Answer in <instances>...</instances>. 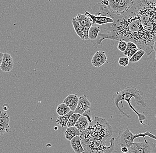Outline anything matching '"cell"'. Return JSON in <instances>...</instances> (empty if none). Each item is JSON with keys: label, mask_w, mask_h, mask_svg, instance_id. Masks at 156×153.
I'll return each mask as SVG.
<instances>
[{"label": "cell", "mask_w": 156, "mask_h": 153, "mask_svg": "<svg viewBox=\"0 0 156 153\" xmlns=\"http://www.w3.org/2000/svg\"><path fill=\"white\" fill-rule=\"evenodd\" d=\"M156 10L142 2H134L131 8L118 16L114 23L104 25L97 39L91 41L97 48L105 40L132 42L147 55L156 51Z\"/></svg>", "instance_id": "6da1fadb"}, {"label": "cell", "mask_w": 156, "mask_h": 153, "mask_svg": "<svg viewBox=\"0 0 156 153\" xmlns=\"http://www.w3.org/2000/svg\"><path fill=\"white\" fill-rule=\"evenodd\" d=\"M132 98H134L136 104L138 106H141L143 108H145L147 106V104L145 101L143 92L137 90L136 87L135 86L129 87L123 89L122 91L116 92L112 96V101L114 105L119 110L121 114L129 119L131 118V116L123 111L119 105V103L121 102L122 106L123 107L122 101H126L128 104L130 109H131L137 115L140 124L141 125H148V123H144V120L147 119V117L145 115L138 113L132 105L130 103Z\"/></svg>", "instance_id": "7a4b0ae2"}, {"label": "cell", "mask_w": 156, "mask_h": 153, "mask_svg": "<svg viewBox=\"0 0 156 153\" xmlns=\"http://www.w3.org/2000/svg\"><path fill=\"white\" fill-rule=\"evenodd\" d=\"M113 133L112 125L108 121L100 117L95 116L92 123L81 133V139L88 138L101 139L107 141Z\"/></svg>", "instance_id": "3957f363"}, {"label": "cell", "mask_w": 156, "mask_h": 153, "mask_svg": "<svg viewBox=\"0 0 156 153\" xmlns=\"http://www.w3.org/2000/svg\"><path fill=\"white\" fill-rule=\"evenodd\" d=\"M115 138L110 141V145L106 146V141L101 139L88 138L81 139L84 152L83 153H112L115 150Z\"/></svg>", "instance_id": "277c9868"}, {"label": "cell", "mask_w": 156, "mask_h": 153, "mask_svg": "<svg viewBox=\"0 0 156 153\" xmlns=\"http://www.w3.org/2000/svg\"><path fill=\"white\" fill-rule=\"evenodd\" d=\"M146 136L150 137L154 140H156V136L152 134L150 131H146L145 133H138V134H133L129 128L120 130L119 132L118 137L116 140L118 145L120 147H126L128 149L129 148L133 145V141L136 138L138 137H143L145 139Z\"/></svg>", "instance_id": "5b68a950"}, {"label": "cell", "mask_w": 156, "mask_h": 153, "mask_svg": "<svg viewBox=\"0 0 156 153\" xmlns=\"http://www.w3.org/2000/svg\"><path fill=\"white\" fill-rule=\"evenodd\" d=\"M128 153H156V144L148 142L145 138L143 142L133 143Z\"/></svg>", "instance_id": "8992f818"}, {"label": "cell", "mask_w": 156, "mask_h": 153, "mask_svg": "<svg viewBox=\"0 0 156 153\" xmlns=\"http://www.w3.org/2000/svg\"><path fill=\"white\" fill-rule=\"evenodd\" d=\"M84 15L90 20L92 25H103L112 24L114 22V19L111 17L92 14L88 11L85 12Z\"/></svg>", "instance_id": "52a82bcc"}, {"label": "cell", "mask_w": 156, "mask_h": 153, "mask_svg": "<svg viewBox=\"0 0 156 153\" xmlns=\"http://www.w3.org/2000/svg\"><path fill=\"white\" fill-rule=\"evenodd\" d=\"M75 19L79 23V24L82 27L84 35L85 40H89L88 32L92 24L91 22L84 14L79 13L77 15L74 17Z\"/></svg>", "instance_id": "ba28073f"}, {"label": "cell", "mask_w": 156, "mask_h": 153, "mask_svg": "<svg viewBox=\"0 0 156 153\" xmlns=\"http://www.w3.org/2000/svg\"><path fill=\"white\" fill-rule=\"evenodd\" d=\"M91 106V103L88 100L86 95L79 97L77 105L74 113L82 115L87 110H89Z\"/></svg>", "instance_id": "9c48e42d"}, {"label": "cell", "mask_w": 156, "mask_h": 153, "mask_svg": "<svg viewBox=\"0 0 156 153\" xmlns=\"http://www.w3.org/2000/svg\"><path fill=\"white\" fill-rule=\"evenodd\" d=\"M13 59L11 55L4 53L3 55L2 61L0 66V69L2 71L9 72L13 69Z\"/></svg>", "instance_id": "30bf717a"}, {"label": "cell", "mask_w": 156, "mask_h": 153, "mask_svg": "<svg viewBox=\"0 0 156 153\" xmlns=\"http://www.w3.org/2000/svg\"><path fill=\"white\" fill-rule=\"evenodd\" d=\"M107 60V55L105 51H97L94 54L91 59V64L94 67H101Z\"/></svg>", "instance_id": "8fae6325"}, {"label": "cell", "mask_w": 156, "mask_h": 153, "mask_svg": "<svg viewBox=\"0 0 156 153\" xmlns=\"http://www.w3.org/2000/svg\"><path fill=\"white\" fill-rule=\"evenodd\" d=\"M79 97L77 94H70L63 100V103L69 107L71 111L74 112L77 105Z\"/></svg>", "instance_id": "7c38bea8"}, {"label": "cell", "mask_w": 156, "mask_h": 153, "mask_svg": "<svg viewBox=\"0 0 156 153\" xmlns=\"http://www.w3.org/2000/svg\"><path fill=\"white\" fill-rule=\"evenodd\" d=\"M70 141L71 147L75 153H83L84 152V150L81 143L80 136H75Z\"/></svg>", "instance_id": "4fadbf2b"}, {"label": "cell", "mask_w": 156, "mask_h": 153, "mask_svg": "<svg viewBox=\"0 0 156 153\" xmlns=\"http://www.w3.org/2000/svg\"><path fill=\"white\" fill-rule=\"evenodd\" d=\"M89 125V123L86 117L81 115L79 118L75 127L81 133L87 129Z\"/></svg>", "instance_id": "5bb4252c"}, {"label": "cell", "mask_w": 156, "mask_h": 153, "mask_svg": "<svg viewBox=\"0 0 156 153\" xmlns=\"http://www.w3.org/2000/svg\"><path fill=\"white\" fill-rule=\"evenodd\" d=\"M139 49L135 43L132 42H128L126 49L123 52V54L126 57L130 58Z\"/></svg>", "instance_id": "9a60e30c"}, {"label": "cell", "mask_w": 156, "mask_h": 153, "mask_svg": "<svg viewBox=\"0 0 156 153\" xmlns=\"http://www.w3.org/2000/svg\"><path fill=\"white\" fill-rule=\"evenodd\" d=\"M81 132L75 126L67 127L64 133L65 139L68 141H71L75 136H80Z\"/></svg>", "instance_id": "2e32d148"}, {"label": "cell", "mask_w": 156, "mask_h": 153, "mask_svg": "<svg viewBox=\"0 0 156 153\" xmlns=\"http://www.w3.org/2000/svg\"><path fill=\"white\" fill-rule=\"evenodd\" d=\"M74 113V112L70 111L69 113L63 116H58L56 120V124L62 127H67V123H68L69 117Z\"/></svg>", "instance_id": "e0dca14e"}, {"label": "cell", "mask_w": 156, "mask_h": 153, "mask_svg": "<svg viewBox=\"0 0 156 153\" xmlns=\"http://www.w3.org/2000/svg\"><path fill=\"white\" fill-rule=\"evenodd\" d=\"M101 31V29L99 26L92 25L90 28L88 32L89 40L91 41L97 39L98 36L99 32Z\"/></svg>", "instance_id": "ac0fdd59"}, {"label": "cell", "mask_w": 156, "mask_h": 153, "mask_svg": "<svg viewBox=\"0 0 156 153\" xmlns=\"http://www.w3.org/2000/svg\"><path fill=\"white\" fill-rule=\"evenodd\" d=\"M72 22L75 32L76 33L77 35L81 39L85 40L83 30L82 27L79 24L77 21L74 18V17L72 19Z\"/></svg>", "instance_id": "d6986e66"}, {"label": "cell", "mask_w": 156, "mask_h": 153, "mask_svg": "<svg viewBox=\"0 0 156 153\" xmlns=\"http://www.w3.org/2000/svg\"><path fill=\"white\" fill-rule=\"evenodd\" d=\"M146 52L143 50L139 49L129 59V62L135 63L140 61L141 57L145 54Z\"/></svg>", "instance_id": "ffe728a7"}, {"label": "cell", "mask_w": 156, "mask_h": 153, "mask_svg": "<svg viewBox=\"0 0 156 153\" xmlns=\"http://www.w3.org/2000/svg\"><path fill=\"white\" fill-rule=\"evenodd\" d=\"M71 111L69 107L64 103H62L57 106L56 113L59 116H63Z\"/></svg>", "instance_id": "44dd1931"}, {"label": "cell", "mask_w": 156, "mask_h": 153, "mask_svg": "<svg viewBox=\"0 0 156 153\" xmlns=\"http://www.w3.org/2000/svg\"><path fill=\"white\" fill-rule=\"evenodd\" d=\"M81 115L79 114L73 113V114L70 116L67 123V127H72L75 126V125L77 121Z\"/></svg>", "instance_id": "7402d4cb"}, {"label": "cell", "mask_w": 156, "mask_h": 153, "mask_svg": "<svg viewBox=\"0 0 156 153\" xmlns=\"http://www.w3.org/2000/svg\"><path fill=\"white\" fill-rule=\"evenodd\" d=\"M10 117L6 112L0 111V123L9 125Z\"/></svg>", "instance_id": "603a6c76"}, {"label": "cell", "mask_w": 156, "mask_h": 153, "mask_svg": "<svg viewBox=\"0 0 156 153\" xmlns=\"http://www.w3.org/2000/svg\"><path fill=\"white\" fill-rule=\"evenodd\" d=\"M129 57L124 56L121 57L119 60V64L123 67H126L129 63Z\"/></svg>", "instance_id": "cb8c5ba5"}, {"label": "cell", "mask_w": 156, "mask_h": 153, "mask_svg": "<svg viewBox=\"0 0 156 153\" xmlns=\"http://www.w3.org/2000/svg\"><path fill=\"white\" fill-rule=\"evenodd\" d=\"M10 129L9 125H7L0 123V135L8 133L9 132Z\"/></svg>", "instance_id": "d4e9b609"}, {"label": "cell", "mask_w": 156, "mask_h": 153, "mask_svg": "<svg viewBox=\"0 0 156 153\" xmlns=\"http://www.w3.org/2000/svg\"><path fill=\"white\" fill-rule=\"evenodd\" d=\"M127 47V42L124 40H120L118 42V47L117 48L118 50L123 53Z\"/></svg>", "instance_id": "484cf974"}, {"label": "cell", "mask_w": 156, "mask_h": 153, "mask_svg": "<svg viewBox=\"0 0 156 153\" xmlns=\"http://www.w3.org/2000/svg\"><path fill=\"white\" fill-rule=\"evenodd\" d=\"M82 115L86 117L87 118V119L88 120L89 123V124L92 123L93 120H92L91 111H90V110H87V111H85Z\"/></svg>", "instance_id": "4316f807"}, {"label": "cell", "mask_w": 156, "mask_h": 153, "mask_svg": "<svg viewBox=\"0 0 156 153\" xmlns=\"http://www.w3.org/2000/svg\"><path fill=\"white\" fill-rule=\"evenodd\" d=\"M121 151L123 153H127L128 151V149L126 148V147H121Z\"/></svg>", "instance_id": "83f0119b"}, {"label": "cell", "mask_w": 156, "mask_h": 153, "mask_svg": "<svg viewBox=\"0 0 156 153\" xmlns=\"http://www.w3.org/2000/svg\"><path fill=\"white\" fill-rule=\"evenodd\" d=\"M9 105L8 104H4L3 106V109L5 111H7L9 109Z\"/></svg>", "instance_id": "f1b7e54d"}, {"label": "cell", "mask_w": 156, "mask_h": 153, "mask_svg": "<svg viewBox=\"0 0 156 153\" xmlns=\"http://www.w3.org/2000/svg\"><path fill=\"white\" fill-rule=\"evenodd\" d=\"M3 55V53L2 52H0V66H1L2 61Z\"/></svg>", "instance_id": "f546056e"}, {"label": "cell", "mask_w": 156, "mask_h": 153, "mask_svg": "<svg viewBox=\"0 0 156 153\" xmlns=\"http://www.w3.org/2000/svg\"><path fill=\"white\" fill-rule=\"evenodd\" d=\"M54 129L55 130H57V129H58V127H55Z\"/></svg>", "instance_id": "4dcf8cb0"}]
</instances>
